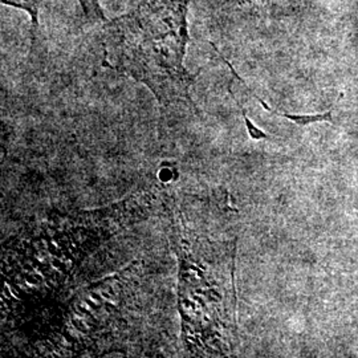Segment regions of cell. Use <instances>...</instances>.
<instances>
[{
  "label": "cell",
  "mask_w": 358,
  "mask_h": 358,
  "mask_svg": "<svg viewBox=\"0 0 358 358\" xmlns=\"http://www.w3.org/2000/svg\"><path fill=\"white\" fill-rule=\"evenodd\" d=\"M244 85H245V83H244ZM245 88L255 97L256 100H257V103H260V105H263V108H264L267 112L272 113V115H279V117H284V118H287V120H289V121H294V124H297V125H300V127H307L309 124H316V122H331V124H336V122L333 121L332 110L325 112V113H321V115H288V113H280V112H276L275 109H271L268 105L264 103L259 96H256L255 93L250 90L247 85H245Z\"/></svg>",
  "instance_id": "obj_3"
},
{
  "label": "cell",
  "mask_w": 358,
  "mask_h": 358,
  "mask_svg": "<svg viewBox=\"0 0 358 358\" xmlns=\"http://www.w3.org/2000/svg\"><path fill=\"white\" fill-rule=\"evenodd\" d=\"M232 94V93H231ZM232 97L235 99V96L232 94ZM236 100V99H235ZM236 103L239 105V108H241V110H242V115H243L244 122H245V127H247V130H248V134H250V137L254 140V141H257V140H264V138H269L268 134H266L263 130H260L259 128H256L255 125L252 124V121L248 118V115L245 113V110H244L243 106H242V103H239L238 100H236Z\"/></svg>",
  "instance_id": "obj_4"
},
{
  "label": "cell",
  "mask_w": 358,
  "mask_h": 358,
  "mask_svg": "<svg viewBox=\"0 0 358 358\" xmlns=\"http://www.w3.org/2000/svg\"><path fill=\"white\" fill-rule=\"evenodd\" d=\"M190 0H142L103 24V63L152 90L159 105L198 113L190 96L196 76L183 64Z\"/></svg>",
  "instance_id": "obj_1"
},
{
  "label": "cell",
  "mask_w": 358,
  "mask_h": 358,
  "mask_svg": "<svg viewBox=\"0 0 358 358\" xmlns=\"http://www.w3.org/2000/svg\"><path fill=\"white\" fill-rule=\"evenodd\" d=\"M44 0H1L3 4L11 6L15 8H20L23 11L29 13L31 16V26H32V41L36 40V35L38 31V13ZM84 13L93 20H101L105 22L103 10L97 0H78Z\"/></svg>",
  "instance_id": "obj_2"
}]
</instances>
